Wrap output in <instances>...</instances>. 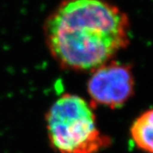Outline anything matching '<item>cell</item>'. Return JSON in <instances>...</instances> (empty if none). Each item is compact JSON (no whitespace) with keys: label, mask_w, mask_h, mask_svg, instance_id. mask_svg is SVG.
Returning <instances> with one entry per match:
<instances>
[{"label":"cell","mask_w":153,"mask_h":153,"mask_svg":"<svg viewBox=\"0 0 153 153\" xmlns=\"http://www.w3.org/2000/svg\"><path fill=\"white\" fill-rule=\"evenodd\" d=\"M43 31L61 67L92 71L127 47L129 20L109 0H61L46 17Z\"/></svg>","instance_id":"1"},{"label":"cell","mask_w":153,"mask_h":153,"mask_svg":"<svg viewBox=\"0 0 153 153\" xmlns=\"http://www.w3.org/2000/svg\"><path fill=\"white\" fill-rule=\"evenodd\" d=\"M49 143L56 153H99L110 144L97 125L93 106L82 97L65 94L46 115Z\"/></svg>","instance_id":"2"},{"label":"cell","mask_w":153,"mask_h":153,"mask_svg":"<svg viewBox=\"0 0 153 153\" xmlns=\"http://www.w3.org/2000/svg\"><path fill=\"white\" fill-rule=\"evenodd\" d=\"M87 86L94 104L111 109L121 107L134 94L131 66L111 60L92 71Z\"/></svg>","instance_id":"3"},{"label":"cell","mask_w":153,"mask_h":153,"mask_svg":"<svg viewBox=\"0 0 153 153\" xmlns=\"http://www.w3.org/2000/svg\"><path fill=\"white\" fill-rule=\"evenodd\" d=\"M130 135L137 147L146 153H153V109L140 115L130 128Z\"/></svg>","instance_id":"4"}]
</instances>
